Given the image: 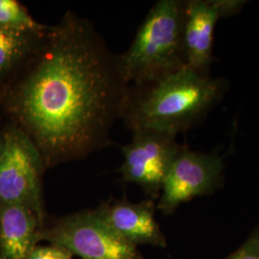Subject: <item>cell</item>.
<instances>
[{"label": "cell", "mask_w": 259, "mask_h": 259, "mask_svg": "<svg viewBox=\"0 0 259 259\" xmlns=\"http://www.w3.org/2000/svg\"><path fill=\"white\" fill-rule=\"evenodd\" d=\"M0 155V203L26 206L46 222L42 157L27 135L7 121Z\"/></svg>", "instance_id": "277c9868"}, {"label": "cell", "mask_w": 259, "mask_h": 259, "mask_svg": "<svg viewBox=\"0 0 259 259\" xmlns=\"http://www.w3.org/2000/svg\"><path fill=\"white\" fill-rule=\"evenodd\" d=\"M4 143H5V138H4V125L1 124L0 121V155L4 148Z\"/></svg>", "instance_id": "9a60e30c"}, {"label": "cell", "mask_w": 259, "mask_h": 259, "mask_svg": "<svg viewBox=\"0 0 259 259\" xmlns=\"http://www.w3.org/2000/svg\"><path fill=\"white\" fill-rule=\"evenodd\" d=\"M224 83L188 66L152 83L130 85L122 119L132 132L177 137L191 128L222 96Z\"/></svg>", "instance_id": "7a4b0ae2"}, {"label": "cell", "mask_w": 259, "mask_h": 259, "mask_svg": "<svg viewBox=\"0 0 259 259\" xmlns=\"http://www.w3.org/2000/svg\"><path fill=\"white\" fill-rule=\"evenodd\" d=\"M45 222L20 204L0 203V258L26 259Z\"/></svg>", "instance_id": "30bf717a"}, {"label": "cell", "mask_w": 259, "mask_h": 259, "mask_svg": "<svg viewBox=\"0 0 259 259\" xmlns=\"http://www.w3.org/2000/svg\"><path fill=\"white\" fill-rule=\"evenodd\" d=\"M72 254L64 248L56 245L35 246L26 259H72Z\"/></svg>", "instance_id": "4fadbf2b"}, {"label": "cell", "mask_w": 259, "mask_h": 259, "mask_svg": "<svg viewBox=\"0 0 259 259\" xmlns=\"http://www.w3.org/2000/svg\"><path fill=\"white\" fill-rule=\"evenodd\" d=\"M228 259H259V232L252 234Z\"/></svg>", "instance_id": "5bb4252c"}, {"label": "cell", "mask_w": 259, "mask_h": 259, "mask_svg": "<svg viewBox=\"0 0 259 259\" xmlns=\"http://www.w3.org/2000/svg\"><path fill=\"white\" fill-rule=\"evenodd\" d=\"M49 25L37 22L17 0H0V29L15 32H45Z\"/></svg>", "instance_id": "7c38bea8"}, {"label": "cell", "mask_w": 259, "mask_h": 259, "mask_svg": "<svg viewBox=\"0 0 259 259\" xmlns=\"http://www.w3.org/2000/svg\"><path fill=\"white\" fill-rule=\"evenodd\" d=\"M0 259H1V258H0Z\"/></svg>", "instance_id": "2e32d148"}, {"label": "cell", "mask_w": 259, "mask_h": 259, "mask_svg": "<svg viewBox=\"0 0 259 259\" xmlns=\"http://www.w3.org/2000/svg\"><path fill=\"white\" fill-rule=\"evenodd\" d=\"M38 241H48L83 259H143L138 247L111 230L96 209L72 213L45 225Z\"/></svg>", "instance_id": "5b68a950"}, {"label": "cell", "mask_w": 259, "mask_h": 259, "mask_svg": "<svg viewBox=\"0 0 259 259\" xmlns=\"http://www.w3.org/2000/svg\"><path fill=\"white\" fill-rule=\"evenodd\" d=\"M129 91L118 55L89 19L67 11L1 94L0 108L34 142L47 170L112 144Z\"/></svg>", "instance_id": "6da1fadb"}, {"label": "cell", "mask_w": 259, "mask_h": 259, "mask_svg": "<svg viewBox=\"0 0 259 259\" xmlns=\"http://www.w3.org/2000/svg\"><path fill=\"white\" fill-rule=\"evenodd\" d=\"M46 31L35 33L0 29V96L27 65Z\"/></svg>", "instance_id": "8fae6325"}, {"label": "cell", "mask_w": 259, "mask_h": 259, "mask_svg": "<svg viewBox=\"0 0 259 259\" xmlns=\"http://www.w3.org/2000/svg\"><path fill=\"white\" fill-rule=\"evenodd\" d=\"M243 1L190 0L184 4V46L186 65L207 73L212 62L214 31L218 20L236 14Z\"/></svg>", "instance_id": "ba28073f"}, {"label": "cell", "mask_w": 259, "mask_h": 259, "mask_svg": "<svg viewBox=\"0 0 259 259\" xmlns=\"http://www.w3.org/2000/svg\"><path fill=\"white\" fill-rule=\"evenodd\" d=\"M183 146L171 135L152 130L133 131L132 141L121 146L124 159L119 170L123 179L157 199L167 172Z\"/></svg>", "instance_id": "52a82bcc"}, {"label": "cell", "mask_w": 259, "mask_h": 259, "mask_svg": "<svg viewBox=\"0 0 259 259\" xmlns=\"http://www.w3.org/2000/svg\"><path fill=\"white\" fill-rule=\"evenodd\" d=\"M224 166L217 153H198L184 145L163 181L157 209L169 215L196 197L211 194L221 186Z\"/></svg>", "instance_id": "8992f818"}, {"label": "cell", "mask_w": 259, "mask_h": 259, "mask_svg": "<svg viewBox=\"0 0 259 259\" xmlns=\"http://www.w3.org/2000/svg\"><path fill=\"white\" fill-rule=\"evenodd\" d=\"M184 4L159 0L149 11L129 48L118 55L130 85L162 79L186 65L184 46Z\"/></svg>", "instance_id": "3957f363"}, {"label": "cell", "mask_w": 259, "mask_h": 259, "mask_svg": "<svg viewBox=\"0 0 259 259\" xmlns=\"http://www.w3.org/2000/svg\"><path fill=\"white\" fill-rule=\"evenodd\" d=\"M111 230L132 245L166 247V238L155 218L156 205L152 200L131 203L114 200L95 208Z\"/></svg>", "instance_id": "9c48e42d"}]
</instances>
